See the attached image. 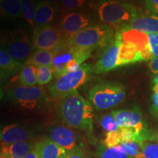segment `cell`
<instances>
[{"instance_id": "37", "label": "cell", "mask_w": 158, "mask_h": 158, "mask_svg": "<svg viewBox=\"0 0 158 158\" xmlns=\"http://www.w3.org/2000/svg\"><path fill=\"white\" fill-rule=\"evenodd\" d=\"M152 111L156 116H158V94L154 93L152 95Z\"/></svg>"}, {"instance_id": "8", "label": "cell", "mask_w": 158, "mask_h": 158, "mask_svg": "<svg viewBox=\"0 0 158 158\" xmlns=\"http://www.w3.org/2000/svg\"><path fill=\"white\" fill-rule=\"evenodd\" d=\"M67 38L58 27L48 25L35 29L33 47L37 50H55L64 44Z\"/></svg>"}, {"instance_id": "13", "label": "cell", "mask_w": 158, "mask_h": 158, "mask_svg": "<svg viewBox=\"0 0 158 158\" xmlns=\"http://www.w3.org/2000/svg\"><path fill=\"white\" fill-rule=\"evenodd\" d=\"M49 138L67 152L79 148L76 132L65 126L57 125L51 128L49 132Z\"/></svg>"}, {"instance_id": "44", "label": "cell", "mask_w": 158, "mask_h": 158, "mask_svg": "<svg viewBox=\"0 0 158 158\" xmlns=\"http://www.w3.org/2000/svg\"><path fill=\"white\" fill-rule=\"evenodd\" d=\"M1 158H6V157H5V156H3V155H1Z\"/></svg>"}, {"instance_id": "3", "label": "cell", "mask_w": 158, "mask_h": 158, "mask_svg": "<svg viewBox=\"0 0 158 158\" xmlns=\"http://www.w3.org/2000/svg\"><path fill=\"white\" fill-rule=\"evenodd\" d=\"M115 36L110 26L94 25L86 27L64 43L68 48L77 50L93 51L98 47H106Z\"/></svg>"}, {"instance_id": "39", "label": "cell", "mask_w": 158, "mask_h": 158, "mask_svg": "<svg viewBox=\"0 0 158 158\" xmlns=\"http://www.w3.org/2000/svg\"><path fill=\"white\" fill-rule=\"evenodd\" d=\"M120 1H122V2H124L132 4V5H133V3L138 2H140L141 0H120ZM143 1H144V0H143Z\"/></svg>"}, {"instance_id": "30", "label": "cell", "mask_w": 158, "mask_h": 158, "mask_svg": "<svg viewBox=\"0 0 158 158\" xmlns=\"http://www.w3.org/2000/svg\"><path fill=\"white\" fill-rule=\"evenodd\" d=\"M100 124L104 130L107 133L110 132H115L119 129V127L116 123L115 118L112 115L111 113L106 114L100 119Z\"/></svg>"}, {"instance_id": "12", "label": "cell", "mask_w": 158, "mask_h": 158, "mask_svg": "<svg viewBox=\"0 0 158 158\" xmlns=\"http://www.w3.org/2000/svg\"><path fill=\"white\" fill-rule=\"evenodd\" d=\"M89 23V20L84 15L76 12H71L62 17L58 27L67 40H68L81 30L86 28Z\"/></svg>"}, {"instance_id": "17", "label": "cell", "mask_w": 158, "mask_h": 158, "mask_svg": "<svg viewBox=\"0 0 158 158\" xmlns=\"http://www.w3.org/2000/svg\"><path fill=\"white\" fill-rule=\"evenodd\" d=\"M56 5L45 1H40L36 6L35 16V30L48 26L54 21Z\"/></svg>"}, {"instance_id": "22", "label": "cell", "mask_w": 158, "mask_h": 158, "mask_svg": "<svg viewBox=\"0 0 158 158\" xmlns=\"http://www.w3.org/2000/svg\"><path fill=\"white\" fill-rule=\"evenodd\" d=\"M141 158H158V135L144 130L141 133Z\"/></svg>"}, {"instance_id": "9", "label": "cell", "mask_w": 158, "mask_h": 158, "mask_svg": "<svg viewBox=\"0 0 158 158\" xmlns=\"http://www.w3.org/2000/svg\"><path fill=\"white\" fill-rule=\"evenodd\" d=\"M5 48L4 49H6L7 52L13 59L21 63L27 60L31 51L29 37L21 29L16 31L8 37Z\"/></svg>"}, {"instance_id": "20", "label": "cell", "mask_w": 158, "mask_h": 158, "mask_svg": "<svg viewBox=\"0 0 158 158\" xmlns=\"http://www.w3.org/2000/svg\"><path fill=\"white\" fill-rule=\"evenodd\" d=\"M143 61L141 53L134 45L121 40L117 60V68L124 65Z\"/></svg>"}, {"instance_id": "7", "label": "cell", "mask_w": 158, "mask_h": 158, "mask_svg": "<svg viewBox=\"0 0 158 158\" xmlns=\"http://www.w3.org/2000/svg\"><path fill=\"white\" fill-rule=\"evenodd\" d=\"M8 98L20 107L33 110L42 107L47 101V95L41 86H20L8 92Z\"/></svg>"}, {"instance_id": "6", "label": "cell", "mask_w": 158, "mask_h": 158, "mask_svg": "<svg viewBox=\"0 0 158 158\" xmlns=\"http://www.w3.org/2000/svg\"><path fill=\"white\" fill-rule=\"evenodd\" d=\"M56 51V54L51 66L55 78L78 70L83 63L89 58L92 52V51L68 48L64 43L57 48Z\"/></svg>"}, {"instance_id": "36", "label": "cell", "mask_w": 158, "mask_h": 158, "mask_svg": "<svg viewBox=\"0 0 158 158\" xmlns=\"http://www.w3.org/2000/svg\"><path fill=\"white\" fill-rule=\"evenodd\" d=\"M149 69L150 72L154 74L158 73V56L152 59L149 63Z\"/></svg>"}, {"instance_id": "11", "label": "cell", "mask_w": 158, "mask_h": 158, "mask_svg": "<svg viewBox=\"0 0 158 158\" xmlns=\"http://www.w3.org/2000/svg\"><path fill=\"white\" fill-rule=\"evenodd\" d=\"M122 41L132 44L141 53L143 61L153 59V54L149 44V35L147 33L135 30L124 29L116 31Z\"/></svg>"}, {"instance_id": "16", "label": "cell", "mask_w": 158, "mask_h": 158, "mask_svg": "<svg viewBox=\"0 0 158 158\" xmlns=\"http://www.w3.org/2000/svg\"><path fill=\"white\" fill-rule=\"evenodd\" d=\"M2 143L27 141L31 137V133L27 128L18 124H10L4 127L1 130Z\"/></svg>"}, {"instance_id": "35", "label": "cell", "mask_w": 158, "mask_h": 158, "mask_svg": "<svg viewBox=\"0 0 158 158\" xmlns=\"http://www.w3.org/2000/svg\"><path fill=\"white\" fill-rule=\"evenodd\" d=\"M85 154L79 148L72 151L68 152L64 158H84Z\"/></svg>"}, {"instance_id": "42", "label": "cell", "mask_w": 158, "mask_h": 158, "mask_svg": "<svg viewBox=\"0 0 158 158\" xmlns=\"http://www.w3.org/2000/svg\"><path fill=\"white\" fill-rule=\"evenodd\" d=\"M153 82L154 84H158V73L155 74V76L153 78Z\"/></svg>"}, {"instance_id": "19", "label": "cell", "mask_w": 158, "mask_h": 158, "mask_svg": "<svg viewBox=\"0 0 158 158\" xmlns=\"http://www.w3.org/2000/svg\"><path fill=\"white\" fill-rule=\"evenodd\" d=\"M1 155L6 158H23L35 149V144L29 141L1 143Z\"/></svg>"}, {"instance_id": "2", "label": "cell", "mask_w": 158, "mask_h": 158, "mask_svg": "<svg viewBox=\"0 0 158 158\" xmlns=\"http://www.w3.org/2000/svg\"><path fill=\"white\" fill-rule=\"evenodd\" d=\"M98 15L106 25L118 31L138 16V8L134 5L120 0H100Z\"/></svg>"}, {"instance_id": "40", "label": "cell", "mask_w": 158, "mask_h": 158, "mask_svg": "<svg viewBox=\"0 0 158 158\" xmlns=\"http://www.w3.org/2000/svg\"><path fill=\"white\" fill-rule=\"evenodd\" d=\"M41 1H45V2H49L51 4H54V5H56V3L61 2V1H62V0H41Z\"/></svg>"}, {"instance_id": "4", "label": "cell", "mask_w": 158, "mask_h": 158, "mask_svg": "<svg viewBox=\"0 0 158 158\" xmlns=\"http://www.w3.org/2000/svg\"><path fill=\"white\" fill-rule=\"evenodd\" d=\"M123 84L104 81L94 86L89 92V100L97 110H107L115 107L125 98Z\"/></svg>"}, {"instance_id": "21", "label": "cell", "mask_w": 158, "mask_h": 158, "mask_svg": "<svg viewBox=\"0 0 158 158\" xmlns=\"http://www.w3.org/2000/svg\"><path fill=\"white\" fill-rule=\"evenodd\" d=\"M22 64L13 59L7 51L4 48L0 50V70L1 80L5 81L9 77L14 75L21 69Z\"/></svg>"}, {"instance_id": "14", "label": "cell", "mask_w": 158, "mask_h": 158, "mask_svg": "<svg viewBox=\"0 0 158 158\" xmlns=\"http://www.w3.org/2000/svg\"><path fill=\"white\" fill-rule=\"evenodd\" d=\"M119 127H128L141 133L146 130L141 113L138 110L122 109L110 112Z\"/></svg>"}, {"instance_id": "31", "label": "cell", "mask_w": 158, "mask_h": 158, "mask_svg": "<svg viewBox=\"0 0 158 158\" xmlns=\"http://www.w3.org/2000/svg\"><path fill=\"white\" fill-rule=\"evenodd\" d=\"M122 143L121 135H120V128L117 131L107 133L105 138L103 144L106 147H114L118 146Z\"/></svg>"}, {"instance_id": "10", "label": "cell", "mask_w": 158, "mask_h": 158, "mask_svg": "<svg viewBox=\"0 0 158 158\" xmlns=\"http://www.w3.org/2000/svg\"><path fill=\"white\" fill-rule=\"evenodd\" d=\"M121 39L117 32L110 42L106 45L102 56L94 65L93 73L102 74L117 68V60Z\"/></svg>"}, {"instance_id": "38", "label": "cell", "mask_w": 158, "mask_h": 158, "mask_svg": "<svg viewBox=\"0 0 158 158\" xmlns=\"http://www.w3.org/2000/svg\"><path fill=\"white\" fill-rule=\"evenodd\" d=\"M23 158H39V155L37 154L36 149H34L27 154Z\"/></svg>"}, {"instance_id": "15", "label": "cell", "mask_w": 158, "mask_h": 158, "mask_svg": "<svg viewBox=\"0 0 158 158\" xmlns=\"http://www.w3.org/2000/svg\"><path fill=\"white\" fill-rule=\"evenodd\" d=\"M135 29L147 34H158V15L151 13L138 14L123 29Z\"/></svg>"}, {"instance_id": "28", "label": "cell", "mask_w": 158, "mask_h": 158, "mask_svg": "<svg viewBox=\"0 0 158 158\" xmlns=\"http://www.w3.org/2000/svg\"><path fill=\"white\" fill-rule=\"evenodd\" d=\"M22 14L29 25L34 27L36 7L31 0H21Z\"/></svg>"}, {"instance_id": "27", "label": "cell", "mask_w": 158, "mask_h": 158, "mask_svg": "<svg viewBox=\"0 0 158 158\" xmlns=\"http://www.w3.org/2000/svg\"><path fill=\"white\" fill-rule=\"evenodd\" d=\"M36 74L37 84L40 86L49 84L54 78V72L50 66H36Z\"/></svg>"}, {"instance_id": "23", "label": "cell", "mask_w": 158, "mask_h": 158, "mask_svg": "<svg viewBox=\"0 0 158 158\" xmlns=\"http://www.w3.org/2000/svg\"><path fill=\"white\" fill-rule=\"evenodd\" d=\"M56 54L55 50H37L35 51L25 62V64H33L35 66L44 65L52 66L53 61Z\"/></svg>"}, {"instance_id": "1", "label": "cell", "mask_w": 158, "mask_h": 158, "mask_svg": "<svg viewBox=\"0 0 158 158\" xmlns=\"http://www.w3.org/2000/svg\"><path fill=\"white\" fill-rule=\"evenodd\" d=\"M59 113L69 127L88 133L92 132L94 118L92 105L77 91L60 98Z\"/></svg>"}, {"instance_id": "29", "label": "cell", "mask_w": 158, "mask_h": 158, "mask_svg": "<svg viewBox=\"0 0 158 158\" xmlns=\"http://www.w3.org/2000/svg\"><path fill=\"white\" fill-rule=\"evenodd\" d=\"M124 148L127 155L132 158H141L142 150L141 141L135 140V141L122 142L119 144Z\"/></svg>"}, {"instance_id": "26", "label": "cell", "mask_w": 158, "mask_h": 158, "mask_svg": "<svg viewBox=\"0 0 158 158\" xmlns=\"http://www.w3.org/2000/svg\"><path fill=\"white\" fill-rule=\"evenodd\" d=\"M19 81L22 86H35L37 84L36 66L33 64H24L19 73Z\"/></svg>"}, {"instance_id": "18", "label": "cell", "mask_w": 158, "mask_h": 158, "mask_svg": "<svg viewBox=\"0 0 158 158\" xmlns=\"http://www.w3.org/2000/svg\"><path fill=\"white\" fill-rule=\"evenodd\" d=\"M39 158H64L67 152L50 138H45L35 144Z\"/></svg>"}, {"instance_id": "43", "label": "cell", "mask_w": 158, "mask_h": 158, "mask_svg": "<svg viewBox=\"0 0 158 158\" xmlns=\"http://www.w3.org/2000/svg\"><path fill=\"white\" fill-rule=\"evenodd\" d=\"M84 158H94V157H92V156H90V155H85Z\"/></svg>"}, {"instance_id": "41", "label": "cell", "mask_w": 158, "mask_h": 158, "mask_svg": "<svg viewBox=\"0 0 158 158\" xmlns=\"http://www.w3.org/2000/svg\"><path fill=\"white\" fill-rule=\"evenodd\" d=\"M153 92L154 93H157L158 94V84H155V85H154L153 88Z\"/></svg>"}, {"instance_id": "33", "label": "cell", "mask_w": 158, "mask_h": 158, "mask_svg": "<svg viewBox=\"0 0 158 158\" xmlns=\"http://www.w3.org/2000/svg\"><path fill=\"white\" fill-rule=\"evenodd\" d=\"M149 37V44L152 51L153 57L158 56V34H148ZM153 58V59H154Z\"/></svg>"}, {"instance_id": "34", "label": "cell", "mask_w": 158, "mask_h": 158, "mask_svg": "<svg viewBox=\"0 0 158 158\" xmlns=\"http://www.w3.org/2000/svg\"><path fill=\"white\" fill-rule=\"evenodd\" d=\"M144 4L151 14L158 15V0H144Z\"/></svg>"}, {"instance_id": "5", "label": "cell", "mask_w": 158, "mask_h": 158, "mask_svg": "<svg viewBox=\"0 0 158 158\" xmlns=\"http://www.w3.org/2000/svg\"><path fill=\"white\" fill-rule=\"evenodd\" d=\"M94 65L83 64L78 70L68 73L59 77L48 86V90L53 98H62V97L77 91L78 88L86 84L93 73Z\"/></svg>"}, {"instance_id": "25", "label": "cell", "mask_w": 158, "mask_h": 158, "mask_svg": "<svg viewBox=\"0 0 158 158\" xmlns=\"http://www.w3.org/2000/svg\"><path fill=\"white\" fill-rule=\"evenodd\" d=\"M94 158H132L120 145L114 147H106L102 143L98 147Z\"/></svg>"}, {"instance_id": "24", "label": "cell", "mask_w": 158, "mask_h": 158, "mask_svg": "<svg viewBox=\"0 0 158 158\" xmlns=\"http://www.w3.org/2000/svg\"><path fill=\"white\" fill-rule=\"evenodd\" d=\"M0 11L5 19H15L22 16L21 0H1Z\"/></svg>"}, {"instance_id": "32", "label": "cell", "mask_w": 158, "mask_h": 158, "mask_svg": "<svg viewBox=\"0 0 158 158\" xmlns=\"http://www.w3.org/2000/svg\"><path fill=\"white\" fill-rule=\"evenodd\" d=\"M86 2V0H62L60 5L64 11H70L81 7Z\"/></svg>"}]
</instances>
